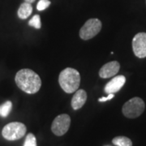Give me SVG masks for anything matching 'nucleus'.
I'll use <instances>...</instances> for the list:
<instances>
[{
	"label": "nucleus",
	"instance_id": "obj_1",
	"mask_svg": "<svg viewBox=\"0 0 146 146\" xmlns=\"http://www.w3.org/2000/svg\"><path fill=\"white\" fill-rule=\"evenodd\" d=\"M16 85L22 91L29 94L37 93L42 86L40 76L31 69H21L16 73L15 77Z\"/></svg>",
	"mask_w": 146,
	"mask_h": 146
},
{
	"label": "nucleus",
	"instance_id": "obj_2",
	"mask_svg": "<svg viewBox=\"0 0 146 146\" xmlns=\"http://www.w3.org/2000/svg\"><path fill=\"white\" fill-rule=\"evenodd\" d=\"M58 83L65 93H75L80 84V75L78 71L74 68H65L59 74Z\"/></svg>",
	"mask_w": 146,
	"mask_h": 146
},
{
	"label": "nucleus",
	"instance_id": "obj_3",
	"mask_svg": "<svg viewBox=\"0 0 146 146\" xmlns=\"http://www.w3.org/2000/svg\"><path fill=\"white\" fill-rule=\"evenodd\" d=\"M145 108V104L141 98H133L124 103L122 108L123 115L128 119H136L142 115Z\"/></svg>",
	"mask_w": 146,
	"mask_h": 146
},
{
	"label": "nucleus",
	"instance_id": "obj_4",
	"mask_svg": "<svg viewBox=\"0 0 146 146\" xmlns=\"http://www.w3.org/2000/svg\"><path fill=\"white\" fill-rule=\"evenodd\" d=\"M26 126L22 123L12 122L3 127L2 134L7 141H16L20 140L26 133Z\"/></svg>",
	"mask_w": 146,
	"mask_h": 146
},
{
	"label": "nucleus",
	"instance_id": "obj_5",
	"mask_svg": "<svg viewBox=\"0 0 146 146\" xmlns=\"http://www.w3.org/2000/svg\"><path fill=\"white\" fill-rule=\"evenodd\" d=\"M102 29V22L98 19H89L80 29V37L83 40L93 38Z\"/></svg>",
	"mask_w": 146,
	"mask_h": 146
},
{
	"label": "nucleus",
	"instance_id": "obj_6",
	"mask_svg": "<svg viewBox=\"0 0 146 146\" xmlns=\"http://www.w3.org/2000/svg\"><path fill=\"white\" fill-rule=\"evenodd\" d=\"M70 124H71V118L69 115L67 114L58 115L53 121L51 131L56 136H63L69 129Z\"/></svg>",
	"mask_w": 146,
	"mask_h": 146
},
{
	"label": "nucleus",
	"instance_id": "obj_7",
	"mask_svg": "<svg viewBox=\"0 0 146 146\" xmlns=\"http://www.w3.org/2000/svg\"><path fill=\"white\" fill-rule=\"evenodd\" d=\"M132 50L137 58L146 57V33H139L133 37Z\"/></svg>",
	"mask_w": 146,
	"mask_h": 146
},
{
	"label": "nucleus",
	"instance_id": "obj_8",
	"mask_svg": "<svg viewBox=\"0 0 146 146\" xmlns=\"http://www.w3.org/2000/svg\"><path fill=\"white\" fill-rule=\"evenodd\" d=\"M119 69L120 64L117 61H112L106 63L99 70V76L103 79L112 77L119 72Z\"/></svg>",
	"mask_w": 146,
	"mask_h": 146
},
{
	"label": "nucleus",
	"instance_id": "obj_9",
	"mask_svg": "<svg viewBox=\"0 0 146 146\" xmlns=\"http://www.w3.org/2000/svg\"><path fill=\"white\" fill-rule=\"evenodd\" d=\"M126 82V78L124 76H117L112 79L110 81L106 84L104 88L105 93L106 94H115L119 92L123 88Z\"/></svg>",
	"mask_w": 146,
	"mask_h": 146
},
{
	"label": "nucleus",
	"instance_id": "obj_10",
	"mask_svg": "<svg viewBox=\"0 0 146 146\" xmlns=\"http://www.w3.org/2000/svg\"><path fill=\"white\" fill-rule=\"evenodd\" d=\"M87 100V94L84 89H77L72 99V107L74 110L80 109L85 104Z\"/></svg>",
	"mask_w": 146,
	"mask_h": 146
},
{
	"label": "nucleus",
	"instance_id": "obj_11",
	"mask_svg": "<svg viewBox=\"0 0 146 146\" xmlns=\"http://www.w3.org/2000/svg\"><path fill=\"white\" fill-rule=\"evenodd\" d=\"M32 12H33V7L31 3L25 2L20 6L17 11V15H18V17L21 20H25L28 17H29Z\"/></svg>",
	"mask_w": 146,
	"mask_h": 146
},
{
	"label": "nucleus",
	"instance_id": "obj_12",
	"mask_svg": "<svg viewBox=\"0 0 146 146\" xmlns=\"http://www.w3.org/2000/svg\"><path fill=\"white\" fill-rule=\"evenodd\" d=\"M112 143L116 146H132L131 141L126 136H116L112 140Z\"/></svg>",
	"mask_w": 146,
	"mask_h": 146
},
{
	"label": "nucleus",
	"instance_id": "obj_13",
	"mask_svg": "<svg viewBox=\"0 0 146 146\" xmlns=\"http://www.w3.org/2000/svg\"><path fill=\"white\" fill-rule=\"evenodd\" d=\"M12 108V103L10 101H7L3 104L0 106V116L7 117L10 114L11 110Z\"/></svg>",
	"mask_w": 146,
	"mask_h": 146
},
{
	"label": "nucleus",
	"instance_id": "obj_14",
	"mask_svg": "<svg viewBox=\"0 0 146 146\" xmlns=\"http://www.w3.org/2000/svg\"><path fill=\"white\" fill-rule=\"evenodd\" d=\"M29 25L33 27L35 29H40L42 27V23H41V17L39 15H35L33 16L30 21H29Z\"/></svg>",
	"mask_w": 146,
	"mask_h": 146
},
{
	"label": "nucleus",
	"instance_id": "obj_15",
	"mask_svg": "<svg viewBox=\"0 0 146 146\" xmlns=\"http://www.w3.org/2000/svg\"><path fill=\"white\" fill-rule=\"evenodd\" d=\"M24 146H36V140L33 133H29L26 136Z\"/></svg>",
	"mask_w": 146,
	"mask_h": 146
},
{
	"label": "nucleus",
	"instance_id": "obj_16",
	"mask_svg": "<svg viewBox=\"0 0 146 146\" xmlns=\"http://www.w3.org/2000/svg\"><path fill=\"white\" fill-rule=\"evenodd\" d=\"M50 5V0H39L36 5V9L37 11H44Z\"/></svg>",
	"mask_w": 146,
	"mask_h": 146
},
{
	"label": "nucleus",
	"instance_id": "obj_17",
	"mask_svg": "<svg viewBox=\"0 0 146 146\" xmlns=\"http://www.w3.org/2000/svg\"><path fill=\"white\" fill-rule=\"evenodd\" d=\"M115 98V94H110L108 95V97H103V98H101L98 99L100 102H106V101H110L111 100L112 98Z\"/></svg>",
	"mask_w": 146,
	"mask_h": 146
},
{
	"label": "nucleus",
	"instance_id": "obj_18",
	"mask_svg": "<svg viewBox=\"0 0 146 146\" xmlns=\"http://www.w3.org/2000/svg\"><path fill=\"white\" fill-rule=\"evenodd\" d=\"M25 2H27V3H33L35 0H25Z\"/></svg>",
	"mask_w": 146,
	"mask_h": 146
}]
</instances>
